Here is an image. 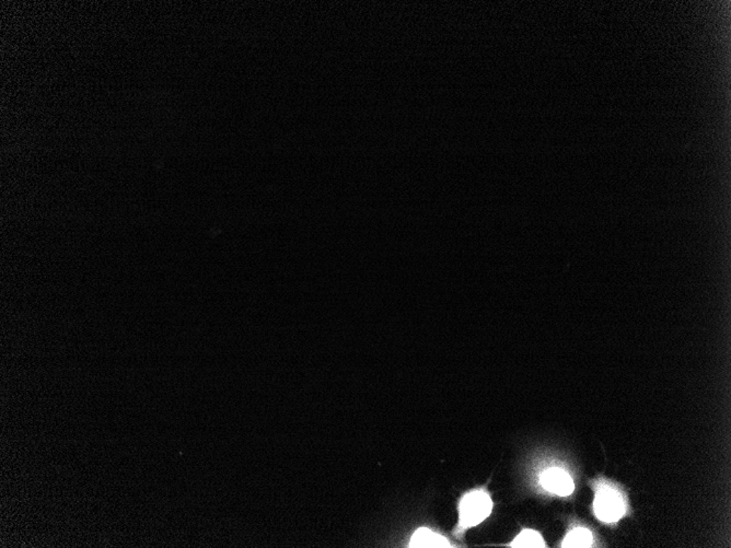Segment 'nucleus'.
Instances as JSON below:
<instances>
[{"instance_id":"nucleus-1","label":"nucleus","mask_w":731,"mask_h":548,"mask_svg":"<svg viewBox=\"0 0 731 548\" xmlns=\"http://www.w3.org/2000/svg\"><path fill=\"white\" fill-rule=\"evenodd\" d=\"M493 503L483 491H470L459 505V529H467L483 522L491 515Z\"/></svg>"},{"instance_id":"nucleus-2","label":"nucleus","mask_w":731,"mask_h":548,"mask_svg":"<svg viewBox=\"0 0 731 548\" xmlns=\"http://www.w3.org/2000/svg\"><path fill=\"white\" fill-rule=\"evenodd\" d=\"M593 510L597 517L603 522H617L624 515V500L614 489H601L595 495Z\"/></svg>"},{"instance_id":"nucleus-3","label":"nucleus","mask_w":731,"mask_h":548,"mask_svg":"<svg viewBox=\"0 0 731 548\" xmlns=\"http://www.w3.org/2000/svg\"><path fill=\"white\" fill-rule=\"evenodd\" d=\"M541 485L546 491L558 495V496H570L575 489L572 477L565 471L552 468L546 471L541 477Z\"/></svg>"},{"instance_id":"nucleus-4","label":"nucleus","mask_w":731,"mask_h":548,"mask_svg":"<svg viewBox=\"0 0 731 548\" xmlns=\"http://www.w3.org/2000/svg\"><path fill=\"white\" fill-rule=\"evenodd\" d=\"M410 547H450V543L443 535L422 527L413 534Z\"/></svg>"},{"instance_id":"nucleus-5","label":"nucleus","mask_w":731,"mask_h":548,"mask_svg":"<svg viewBox=\"0 0 731 548\" xmlns=\"http://www.w3.org/2000/svg\"><path fill=\"white\" fill-rule=\"evenodd\" d=\"M593 543L592 533L584 527L573 530L567 534L562 547H590Z\"/></svg>"},{"instance_id":"nucleus-6","label":"nucleus","mask_w":731,"mask_h":548,"mask_svg":"<svg viewBox=\"0 0 731 548\" xmlns=\"http://www.w3.org/2000/svg\"><path fill=\"white\" fill-rule=\"evenodd\" d=\"M514 548H543L546 547L541 534L532 530H524L510 544Z\"/></svg>"}]
</instances>
